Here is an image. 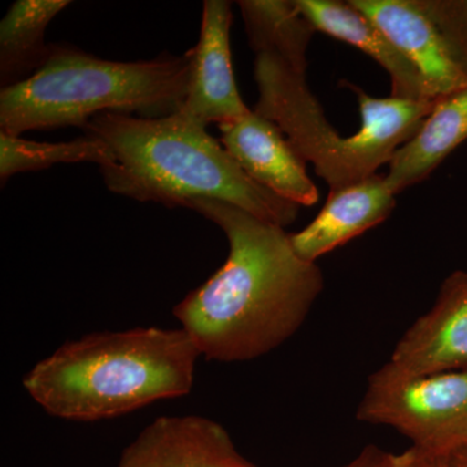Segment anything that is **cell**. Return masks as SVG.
<instances>
[{
    "label": "cell",
    "mask_w": 467,
    "mask_h": 467,
    "mask_svg": "<svg viewBox=\"0 0 467 467\" xmlns=\"http://www.w3.org/2000/svg\"><path fill=\"white\" fill-rule=\"evenodd\" d=\"M184 208L216 223L230 247L226 263L173 309L201 356L251 361L287 342L324 288L317 264L297 256L284 227L229 202L196 199Z\"/></svg>",
    "instance_id": "1"
},
{
    "label": "cell",
    "mask_w": 467,
    "mask_h": 467,
    "mask_svg": "<svg viewBox=\"0 0 467 467\" xmlns=\"http://www.w3.org/2000/svg\"><path fill=\"white\" fill-rule=\"evenodd\" d=\"M84 130L112 153L113 161L99 169L107 189L119 195L169 208L196 199L225 202L284 229L299 216V205L254 182L204 126L182 113H100Z\"/></svg>",
    "instance_id": "2"
},
{
    "label": "cell",
    "mask_w": 467,
    "mask_h": 467,
    "mask_svg": "<svg viewBox=\"0 0 467 467\" xmlns=\"http://www.w3.org/2000/svg\"><path fill=\"white\" fill-rule=\"evenodd\" d=\"M199 358L182 327L101 331L58 347L23 386L52 417L97 422L189 395Z\"/></svg>",
    "instance_id": "3"
},
{
    "label": "cell",
    "mask_w": 467,
    "mask_h": 467,
    "mask_svg": "<svg viewBox=\"0 0 467 467\" xmlns=\"http://www.w3.org/2000/svg\"><path fill=\"white\" fill-rule=\"evenodd\" d=\"M190 75L189 52L119 63L52 45L38 72L0 91V131L20 137L66 126L84 129L92 117L109 112L144 119L174 115L186 99Z\"/></svg>",
    "instance_id": "4"
},
{
    "label": "cell",
    "mask_w": 467,
    "mask_h": 467,
    "mask_svg": "<svg viewBox=\"0 0 467 467\" xmlns=\"http://www.w3.org/2000/svg\"><path fill=\"white\" fill-rule=\"evenodd\" d=\"M254 81L259 100L254 112L275 122L304 161L331 190L348 186L377 174L396 150L420 130L435 100L376 98L358 86L361 128L344 138L326 119L324 109L309 90L306 76L292 70L273 55H256Z\"/></svg>",
    "instance_id": "5"
},
{
    "label": "cell",
    "mask_w": 467,
    "mask_h": 467,
    "mask_svg": "<svg viewBox=\"0 0 467 467\" xmlns=\"http://www.w3.org/2000/svg\"><path fill=\"white\" fill-rule=\"evenodd\" d=\"M356 417L392 427L431 459L467 448V370L405 376L389 364L368 378Z\"/></svg>",
    "instance_id": "6"
},
{
    "label": "cell",
    "mask_w": 467,
    "mask_h": 467,
    "mask_svg": "<svg viewBox=\"0 0 467 467\" xmlns=\"http://www.w3.org/2000/svg\"><path fill=\"white\" fill-rule=\"evenodd\" d=\"M232 3L205 0L202 5L201 38L189 50L192 75L189 91L180 113L196 124H226L247 115L236 86L230 51Z\"/></svg>",
    "instance_id": "7"
},
{
    "label": "cell",
    "mask_w": 467,
    "mask_h": 467,
    "mask_svg": "<svg viewBox=\"0 0 467 467\" xmlns=\"http://www.w3.org/2000/svg\"><path fill=\"white\" fill-rule=\"evenodd\" d=\"M218 128L221 143L254 182L299 207L317 204L318 189L306 173V161L275 122L251 109Z\"/></svg>",
    "instance_id": "8"
},
{
    "label": "cell",
    "mask_w": 467,
    "mask_h": 467,
    "mask_svg": "<svg viewBox=\"0 0 467 467\" xmlns=\"http://www.w3.org/2000/svg\"><path fill=\"white\" fill-rule=\"evenodd\" d=\"M387 364L405 376L467 370V272L445 278L432 308L402 335Z\"/></svg>",
    "instance_id": "9"
},
{
    "label": "cell",
    "mask_w": 467,
    "mask_h": 467,
    "mask_svg": "<svg viewBox=\"0 0 467 467\" xmlns=\"http://www.w3.org/2000/svg\"><path fill=\"white\" fill-rule=\"evenodd\" d=\"M420 69L435 99L467 88V70L420 0H349Z\"/></svg>",
    "instance_id": "10"
},
{
    "label": "cell",
    "mask_w": 467,
    "mask_h": 467,
    "mask_svg": "<svg viewBox=\"0 0 467 467\" xmlns=\"http://www.w3.org/2000/svg\"><path fill=\"white\" fill-rule=\"evenodd\" d=\"M116 467H260L236 450L216 420L159 417L122 451Z\"/></svg>",
    "instance_id": "11"
},
{
    "label": "cell",
    "mask_w": 467,
    "mask_h": 467,
    "mask_svg": "<svg viewBox=\"0 0 467 467\" xmlns=\"http://www.w3.org/2000/svg\"><path fill=\"white\" fill-rule=\"evenodd\" d=\"M395 196L386 175L378 173L331 190L317 217L301 232L290 234L292 247L300 259L317 264L319 257L391 216Z\"/></svg>",
    "instance_id": "12"
},
{
    "label": "cell",
    "mask_w": 467,
    "mask_h": 467,
    "mask_svg": "<svg viewBox=\"0 0 467 467\" xmlns=\"http://www.w3.org/2000/svg\"><path fill=\"white\" fill-rule=\"evenodd\" d=\"M316 32L355 46L389 73L391 97L408 100H436L420 69L368 17L349 2L295 0Z\"/></svg>",
    "instance_id": "13"
},
{
    "label": "cell",
    "mask_w": 467,
    "mask_h": 467,
    "mask_svg": "<svg viewBox=\"0 0 467 467\" xmlns=\"http://www.w3.org/2000/svg\"><path fill=\"white\" fill-rule=\"evenodd\" d=\"M467 140V88L436 100L420 130L396 150L386 181L398 195L425 181Z\"/></svg>",
    "instance_id": "14"
},
{
    "label": "cell",
    "mask_w": 467,
    "mask_h": 467,
    "mask_svg": "<svg viewBox=\"0 0 467 467\" xmlns=\"http://www.w3.org/2000/svg\"><path fill=\"white\" fill-rule=\"evenodd\" d=\"M70 2L17 0L0 23V84L11 88L30 78L50 57L45 33L52 18Z\"/></svg>",
    "instance_id": "15"
},
{
    "label": "cell",
    "mask_w": 467,
    "mask_h": 467,
    "mask_svg": "<svg viewBox=\"0 0 467 467\" xmlns=\"http://www.w3.org/2000/svg\"><path fill=\"white\" fill-rule=\"evenodd\" d=\"M245 32L256 55H273L306 76L309 43L316 30L295 0H241Z\"/></svg>",
    "instance_id": "16"
},
{
    "label": "cell",
    "mask_w": 467,
    "mask_h": 467,
    "mask_svg": "<svg viewBox=\"0 0 467 467\" xmlns=\"http://www.w3.org/2000/svg\"><path fill=\"white\" fill-rule=\"evenodd\" d=\"M113 161L112 153L97 138L85 137L70 142L39 143L0 131V181L12 175L45 171L55 164L92 162L98 167Z\"/></svg>",
    "instance_id": "17"
},
{
    "label": "cell",
    "mask_w": 467,
    "mask_h": 467,
    "mask_svg": "<svg viewBox=\"0 0 467 467\" xmlns=\"http://www.w3.org/2000/svg\"><path fill=\"white\" fill-rule=\"evenodd\" d=\"M467 70V0H420Z\"/></svg>",
    "instance_id": "18"
},
{
    "label": "cell",
    "mask_w": 467,
    "mask_h": 467,
    "mask_svg": "<svg viewBox=\"0 0 467 467\" xmlns=\"http://www.w3.org/2000/svg\"><path fill=\"white\" fill-rule=\"evenodd\" d=\"M396 454L387 453L374 445H368L355 460L342 467H391Z\"/></svg>",
    "instance_id": "19"
},
{
    "label": "cell",
    "mask_w": 467,
    "mask_h": 467,
    "mask_svg": "<svg viewBox=\"0 0 467 467\" xmlns=\"http://www.w3.org/2000/svg\"><path fill=\"white\" fill-rule=\"evenodd\" d=\"M425 454L411 447L404 453L396 454L395 462L391 467H423L425 466Z\"/></svg>",
    "instance_id": "20"
},
{
    "label": "cell",
    "mask_w": 467,
    "mask_h": 467,
    "mask_svg": "<svg viewBox=\"0 0 467 467\" xmlns=\"http://www.w3.org/2000/svg\"><path fill=\"white\" fill-rule=\"evenodd\" d=\"M442 461L445 467H467V448L454 451Z\"/></svg>",
    "instance_id": "21"
},
{
    "label": "cell",
    "mask_w": 467,
    "mask_h": 467,
    "mask_svg": "<svg viewBox=\"0 0 467 467\" xmlns=\"http://www.w3.org/2000/svg\"><path fill=\"white\" fill-rule=\"evenodd\" d=\"M423 467H445L444 461L441 459H431L426 456L425 466Z\"/></svg>",
    "instance_id": "22"
}]
</instances>
